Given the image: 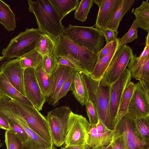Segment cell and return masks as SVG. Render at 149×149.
I'll return each instance as SVG.
<instances>
[{
	"label": "cell",
	"mask_w": 149,
	"mask_h": 149,
	"mask_svg": "<svg viewBox=\"0 0 149 149\" xmlns=\"http://www.w3.org/2000/svg\"><path fill=\"white\" fill-rule=\"evenodd\" d=\"M53 55L67 59L78 67L81 73L90 76L97 62L99 53H95L61 36L56 41Z\"/></svg>",
	"instance_id": "obj_1"
},
{
	"label": "cell",
	"mask_w": 149,
	"mask_h": 149,
	"mask_svg": "<svg viewBox=\"0 0 149 149\" xmlns=\"http://www.w3.org/2000/svg\"><path fill=\"white\" fill-rule=\"evenodd\" d=\"M134 0H121L116 10L107 24L106 28L118 31L120 23L126 13L129 11Z\"/></svg>",
	"instance_id": "obj_20"
},
{
	"label": "cell",
	"mask_w": 149,
	"mask_h": 149,
	"mask_svg": "<svg viewBox=\"0 0 149 149\" xmlns=\"http://www.w3.org/2000/svg\"><path fill=\"white\" fill-rule=\"evenodd\" d=\"M6 149H22L23 143L11 130H6L5 134Z\"/></svg>",
	"instance_id": "obj_33"
},
{
	"label": "cell",
	"mask_w": 149,
	"mask_h": 149,
	"mask_svg": "<svg viewBox=\"0 0 149 149\" xmlns=\"http://www.w3.org/2000/svg\"><path fill=\"white\" fill-rule=\"evenodd\" d=\"M22 149H56L54 146L52 148H39L34 144L31 139L23 143Z\"/></svg>",
	"instance_id": "obj_42"
},
{
	"label": "cell",
	"mask_w": 149,
	"mask_h": 149,
	"mask_svg": "<svg viewBox=\"0 0 149 149\" xmlns=\"http://www.w3.org/2000/svg\"><path fill=\"white\" fill-rule=\"evenodd\" d=\"M61 149H92V148L87 144L71 146H65Z\"/></svg>",
	"instance_id": "obj_45"
},
{
	"label": "cell",
	"mask_w": 149,
	"mask_h": 149,
	"mask_svg": "<svg viewBox=\"0 0 149 149\" xmlns=\"http://www.w3.org/2000/svg\"><path fill=\"white\" fill-rule=\"evenodd\" d=\"M126 114L134 119L149 116V81L140 80L135 84Z\"/></svg>",
	"instance_id": "obj_8"
},
{
	"label": "cell",
	"mask_w": 149,
	"mask_h": 149,
	"mask_svg": "<svg viewBox=\"0 0 149 149\" xmlns=\"http://www.w3.org/2000/svg\"><path fill=\"white\" fill-rule=\"evenodd\" d=\"M24 69L21 66L20 58L10 59L0 68L9 81L20 93L26 96L24 86Z\"/></svg>",
	"instance_id": "obj_14"
},
{
	"label": "cell",
	"mask_w": 149,
	"mask_h": 149,
	"mask_svg": "<svg viewBox=\"0 0 149 149\" xmlns=\"http://www.w3.org/2000/svg\"><path fill=\"white\" fill-rule=\"evenodd\" d=\"M57 65L56 58L53 54L43 56L42 67L48 75H52Z\"/></svg>",
	"instance_id": "obj_34"
},
{
	"label": "cell",
	"mask_w": 149,
	"mask_h": 149,
	"mask_svg": "<svg viewBox=\"0 0 149 149\" xmlns=\"http://www.w3.org/2000/svg\"><path fill=\"white\" fill-rule=\"evenodd\" d=\"M131 78L130 71L126 68L118 78L110 86L109 111L115 127L121 99L126 87L131 81Z\"/></svg>",
	"instance_id": "obj_12"
},
{
	"label": "cell",
	"mask_w": 149,
	"mask_h": 149,
	"mask_svg": "<svg viewBox=\"0 0 149 149\" xmlns=\"http://www.w3.org/2000/svg\"><path fill=\"white\" fill-rule=\"evenodd\" d=\"M56 45L55 40L49 35L42 33L38 40L35 49L43 56L53 54Z\"/></svg>",
	"instance_id": "obj_24"
},
{
	"label": "cell",
	"mask_w": 149,
	"mask_h": 149,
	"mask_svg": "<svg viewBox=\"0 0 149 149\" xmlns=\"http://www.w3.org/2000/svg\"><path fill=\"white\" fill-rule=\"evenodd\" d=\"M7 62L5 59H3L0 63V69L1 67Z\"/></svg>",
	"instance_id": "obj_50"
},
{
	"label": "cell",
	"mask_w": 149,
	"mask_h": 149,
	"mask_svg": "<svg viewBox=\"0 0 149 149\" xmlns=\"http://www.w3.org/2000/svg\"><path fill=\"white\" fill-rule=\"evenodd\" d=\"M61 36L95 53H99L104 43V37L99 30L93 27L70 24Z\"/></svg>",
	"instance_id": "obj_4"
},
{
	"label": "cell",
	"mask_w": 149,
	"mask_h": 149,
	"mask_svg": "<svg viewBox=\"0 0 149 149\" xmlns=\"http://www.w3.org/2000/svg\"></svg>",
	"instance_id": "obj_52"
},
{
	"label": "cell",
	"mask_w": 149,
	"mask_h": 149,
	"mask_svg": "<svg viewBox=\"0 0 149 149\" xmlns=\"http://www.w3.org/2000/svg\"><path fill=\"white\" fill-rule=\"evenodd\" d=\"M102 1L103 0H93V3L97 5L99 8L102 3Z\"/></svg>",
	"instance_id": "obj_49"
},
{
	"label": "cell",
	"mask_w": 149,
	"mask_h": 149,
	"mask_svg": "<svg viewBox=\"0 0 149 149\" xmlns=\"http://www.w3.org/2000/svg\"><path fill=\"white\" fill-rule=\"evenodd\" d=\"M112 141L113 149H126L125 141L123 135L114 130Z\"/></svg>",
	"instance_id": "obj_38"
},
{
	"label": "cell",
	"mask_w": 149,
	"mask_h": 149,
	"mask_svg": "<svg viewBox=\"0 0 149 149\" xmlns=\"http://www.w3.org/2000/svg\"><path fill=\"white\" fill-rule=\"evenodd\" d=\"M149 60V54L144 57H137L136 54H132L127 66L132 78L138 80L139 73L146 63Z\"/></svg>",
	"instance_id": "obj_29"
},
{
	"label": "cell",
	"mask_w": 149,
	"mask_h": 149,
	"mask_svg": "<svg viewBox=\"0 0 149 149\" xmlns=\"http://www.w3.org/2000/svg\"><path fill=\"white\" fill-rule=\"evenodd\" d=\"M29 11L34 15L38 29L56 41L63 34L65 28L62 15L49 0H27Z\"/></svg>",
	"instance_id": "obj_2"
},
{
	"label": "cell",
	"mask_w": 149,
	"mask_h": 149,
	"mask_svg": "<svg viewBox=\"0 0 149 149\" xmlns=\"http://www.w3.org/2000/svg\"><path fill=\"white\" fill-rule=\"evenodd\" d=\"M118 48L117 39L113 41L112 48L108 54L97 62L90 76L92 79L97 81H100Z\"/></svg>",
	"instance_id": "obj_18"
},
{
	"label": "cell",
	"mask_w": 149,
	"mask_h": 149,
	"mask_svg": "<svg viewBox=\"0 0 149 149\" xmlns=\"http://www.w3.org/2000/svg\"><path fill=\"white\" fill-rule=\"evenodd\" d=\"M75 72V70L73 71L63 83L59 93L58 101L61 98L66 96L69 91H71V85Z\"/></svg>",
	"instance_id": "obj_37"
},
{
	"label": "cell",
	"mask_w": 149,
	"mask_h": 149,
	"mask_svg": "<svg viewBox=\"0 0 149 149\" xmlns=\"http://www.w3.org/2000/svg\"><path fill=\"white\" fill-rule=\"evenodd\" d=\"M149 54V44L146 45L143 51L139 56L140 57H144Z\"/></svg>",
	"instance_id": "obj_46"
},
{
	"label": "cell",
	"mask_w": 149,
	"mask_h": 149,
	"mask_svg": "<svg viewBox=\"0 0 149 149\" xmlns=\"http://www.w3.org/2000/svg\"><path fill=\"white\" fill-rule=\"evenodd\" d=\"M5 57L2 56L0 57V63L1 61Z\"/></svg>",
	"instance_id": "obj_51"
},
{
	"label": "cell",
	"mask_w": 149,
	"mask_h": 149,
	"mask_svg": "<svg viewBox=\"0 0 149 149\" xmlns=\"http://www.w3.org/2000/svg\"><path fill=\"white\" fill-rule=\"evenodd\" d=\"M0 97H5L32 107H34L26 97L22 95L13 86L5 74L1 71Z\"/></svg>",
	"instance_id": "obj_17"
},
{
	"label": "cell",
	"mask_w": 149,
	"mask_h": 149,
	"mask_svg": "<svg viewBox=\"0 0 149 149\" xmlns=\"http://www.w3.org/2000/svg\"><path fill=\"white\" fill-rule=\"evenodd\" d=\"M71 91L75 98L82 105L88 101V94L82 74L76 71L71 86Z\"/></svg>",
	"instance_id": "obj_19"
},
{
	"label": "cell",
	"mask_w": 149,
	"mask_h": 149,
	"mask_svg": "<svg viewBox=\"0 0 149 149\" xmlns=\"http://www.w3.org/2000/svg\"><path fill=\"white\" fill-rule=\"evenodd\" d=\"M121 0H103L97 15L95 27L100 30L107 25L116 10Z\"/></svg>",
	"instance_id": "obj_16"
},
{
	"label": "cell",
	"mask_w": 149,
	"mask_h": 149,
	"mask_svg": "<svg viewBox=\"0 0 149 149\" xmlns=\"http://www.w3.org/2000/svg\"><path fill=\"white\" fill-rule=\"evenodd\" d=\"M0 129L11 130V128L8 120L0 115Z\"/></svg>",
	"instance_id": "obj_44"
},
{
	"label": "cell",
	"mask_w": 149,
	"mask_h": 149,
	"mask_svg": "<svg viewBox=\"0 0 149 149\" xmlns=\"http://www.w3.org/2000/svg\"><path fill=\"white\" fill-rule=\"evenodd\" d=\"M135 125V119L126 114L117 123L114 130L123 136L126 149H149V144L136 133Z\"/></svg>",
	"instance_id": "obj_11"
},
{
	"label": "cell",
	"mask_w": 149,
	"mask_h": 149,
	"mask_svg": "<svg viewBox=\"0 0 149 149\" xmlns=\"http://www.w3.org/2000/svg\"><path fill=\"white\" fill-rule=\"evenodd\" d=\"M113 132V131L104 133H88L86 144L93 148L100 145H109L112 142Z\"/></svg>",
	"instance_id": "obj_26"
},
{
	"label": "cell",
	"mask_w": 149,
	"mask_h": 149,
	"mask_svg": "<svg viewBox=\"0 0 149 149\" xmlns=\"http://www.w3.org/2000/svg\"><path fill=\"white\" fill-rule=\"evenodd\" d=\"M90 126L86 118L71 111L68 121L65 146L86 144Z\"/></svg>",
	"instance_id": "obj_9"
},
{
	"label": "cell",
	"mask_w": 149,
	"mask_h": 149,
	"mask_svg": "<svg viewBox=\"0 0 149 149\" xmlns=\"http://www.w3.org/2000/svg\"><path fill=\"white\" fill-rule=\"evenodd\" d=\"M93 3V0H82L79 2L75 10L74 17L75 19L81 22H85Z\"/></svg>",
	"instance_id": "obj_31"
},
{
	"label": "cell",
	"mask_w": 149,
	"mask_h": 149,
	"mask_svg": "<svg viewBox=\"0 0 149 149\" xmlns=\"http://www.w3.org/2000/svg\"><path fill=\"white\" fill-rule=\"evenodd\" d=\"M138 27L149 32V2L143 1L141 4L134 11Z\"/></svg>",
	"instance_id": "obj_22"
},
{
	"label": "cell",
	"mask_w": 149,
	"mask_h": 149,
	"mask_svg": "<svg viewBox=\"0 0 149 149\" xmlns=\"http://www.w3.org/2000/svg\"><path fill=\"white\" fill-rule=\"evenodd\" d=\"M98 133L96 125H90L88 133L90 134H96Z\"/></svg>",
	"instance_id": "obj_47"
},
{
	"label": "cell",
	"mask_w": 149,
	"mask_h": 149,
	"mask_svg": "<svg viewBox=\"0 0 149 149\" xmlns=\"http://www.w3.org/2000/svg\"><path fill=\"white\" fill-rule=\"evenodd\" d=\"M113 41L107 43L101 50L99 53L97 61L108 54L112 48Z\"/></svg>",
	"instance_id": "obj_41"
},
{
	"label": "cell",
	"mask_w": 149,
	"mask_h": 149,
	"mask_svg": "<svg viewBox=\"0 0 149 149\" xmlns=\"http://www.w3.org/2000/svg\"><path fill=\"white\" fill-rule=\"evenodd\" d=\"M74 70L68 66L57 65L52 75V84L50 93L46 98L49 104L53 106L58 103L59 91L66 79Z\"/></svg>",
	"instance_id": "obj_15"
},
{
	"label": "cell",
	"mask_w": 149,
	"mask_h": 149,
	"mask_svg": "<svg viewBox=\"0 0 149 149\" xmlns=\"http://www.w3.org/2000/svg\"><path fill=\"white\" fill-rule=\"evenodd\" d=\"M135 131L141 139L149 144V116L135 119Z\"/></svg>",
	"instance_id": "obj_30"
},
{
	"label": "cell",
	"mask_w": 149,
	"mask_h": 149,
	"mask_svg": "<svg viewBox=\"0 0 149 149\" xmlns=\"http://www.w3.org/2000/svg\"><path fill=\"white\" fill-rule=\"evenodd\" d=\"M138 27L135 19L127 32L121 38H118V48L127 44L133 42L137 39L138 35Z\"/></svg>",
	"instance_id": "obj_32"
},
{
	"label": "cell",
	"mask_w": 149,
	"mask_h": 149,
	"mask_svg": "<svg viewBox=\"0 0 149 149\" xmlns=\"http://www.w3.org/2000/svg\"><path fill=\"white\" fill-rule=\"evenodd\" d=\"M24 86L26 97L38 111H41L46 101L37 81L35 68H28L24 72Z\"/></svg>",
	"instance_id": "obj_13"
},
{
	"label": "cell",
	"mask_w": 149,
	"mask_h": 149,
	"mask_svg": "<svg viewBox=\"0 0 149 149\" xmlns=\"http://www.w3.org/2000/svg\"><path fill=\"white\" fill-rule=\"evenodd\" d=\"M96 125L98 133H104L112 131L109 129L104 123L99 119Z\"/></svg>",
	"instance_id": "obj_43"
},
{
	"label": "cell",
	"mask_w": 149,
	"mask_h": 149,
	"mask_svg": "<svg viewBox=\"0 0 149 149\" xmlns=\"http://www.w3.org/2000/svg\"><path fill=\"white\" fill-rule=\"evenodd\" d=\"M58 12L63 18L72 11L77 8L79 0H49Z\"/></svg>",
	"instance_id": "obj_28"
},
{
	"label": "cell",
	"mask_w": 149,
	"mask_h": 149,
	"mask_svg": "<svg viewBox=\"0 0 149 149\" xmlns=\"http://www.w3.org/2000/svg\"><path fill=\"white\" fill-rule=\"evenodd\" d=\"M6 119L11 128V131L19 138L23 143L31 139L25 131L20 126L12 120Z\"/></svg>",
	"instance_id": "obj_35"
},
{
	"label": "cell",
	"mask_w": 149,
	"mask_h": 149,
	"mask_svg": "<svg viewBox=\"0 0 149 149\" xmlns=\"http://www.w3.org/2000/svg\"><path fill=\"white\" fill-rule=\"evenodd\" d=\"M41 33L38 28H26L10 40L7 47L2 51V54L8 59L20 58L35 49Z\"/></svg>",
	"instance_id": "obj_5"
},
{
	"label": "cell",
	"mask_w": 149,
	"mask_h": 149,
	"mask_svg": "<svg viewBox=\"0 0 149 149\" xmlns=\"http://www.w3.org/2000/svg\"><path fill=\"white\" fill-rule=\"evenodd\" d=\"M88 94V100L91 101L97 109L99 119L110 130L113 131L115 125L110 113L109 97L110 86L83 74Z\"/></svg>",
	"instance_id": "obj_3"
},
{
	"label": "cell",
	"mask_w": 149,
	"mask_h": 149,
	"mask_svg": "<svg viewBox=\"0 0 149 149\" xmlns=\"http://www.w3.org/2000/svg\"><path fill=\"white\" fill-rule=\"evenodd\" d=\"M93 149H113L112 142L109 145H100Z\"/></svg>",
	"instance_id": "obj_48"
},
{
	"label": "cell",
	"mask_w": 149,
	"mask_h": 149,
	"mask_svg": "<svg viewBox=\"0 0 149 149\" xmlns=\"http://www.w3.org/2000/svg\"><path fill=\"white\" fill-rule=\"evenodd\" d=\"M19 58L20 65L24 69L31 67L35 68L42 64L43 56L35 49Z\"/></svg>",
	"instance_id": "obj_27"
},
{
	"label": "cell",
	"mask_w": 149,
	"mask_h": 149,
	"mask_svg": "<svg viewBox=\"0 0 149 149\" xmlns=\"http://www.w3.org/2000/svg\"><path fill=\"white\" fill-rule=\"evenodd\" d=\"M85 106L90 125H96L99 120L96 109L92 102L89 100L88 101Z\"/></svg>",
	"instance_id": "obj_36"
},
{
	"label": "cell",
	"mask_w": 149,
	"mask_h": 149,
	"mask_svg": "<svg viewBox=\"0 0 149 149\" xmlns=\"http://www.w3.org/2000/svg\"><path fill=\"white\" fill-rule=\"evenodd\" d=\"M55 58L58 65L68 66L81 73V70L78 67L66 58L61 56H59Z\"/></svg>",
	"instance_id": "obj_40"
},
{
	"label": "cell",
	"mask_w": 149,
	"mask_h": 149,
	"mask_svg": "<svg viewBox=\"0 0 149 149\" xmlns=\"http://www.w3.org/2000/svg\"><path fill=\"white\" fill-rule=\"evenodd\" d=\"M35 74L41 91L46 98L49 95L52 84V77L43 69L42 64L35 68Z\"/></svg>",
	"instance_id": "obj_23"
},
{
	"label": "cell",
	"mask_w": 149,
	"mask_h": 149,
	"mask_svg": "<svg viewBox=\"0 0 149 149\" xmlns=\"http://www.w3.org/2000/svg\"><path fill=\"white\" fill-rule=\"evenodd\" d=\"M0 23L9 31H14L17 27L15 15L10 5L0 0Z\"/></svg>",
	"instance_id": "obj_21"
},
{
	"label": "cell",
	"mask_w": 149,
	"mask_h": 149,
	"mask_svg": "<svg viewBox=\"0 0 149 149\" xmlns=\"http://www.w3.org/2000/svg\"><path fill=\"white\" fill-rule=\"evenodd\" d=\"M8 99L26 120L30 128L42 139L53 145L46 118L35 107Z\"/></svg>",
	"instance_id": "obj_6"
},
{
	"label": "cell",
	"mask_w": 149,
	"mask_h": 149,
	"mask_svg": "<svg viewBox=\"0 0 149 149\" xmlns=\"http://www.w3.org/2000/svg\"><path fill=\"white\" fill-rule=\"evenodd\" d=\"M134 85L135 84L133 82L130 81L124 90L119 106L116 125L121 119L127 113Z\"/></svg>",
	"instance_id": "obj_25"
},
{
	"label": "cell",
	"mask_w": 149,
	"mask_h": 149,
	"mask_svg": "<svg viewBox=\"0 0 149 149\" xmlns=\"http://www.w3.org/2000/svg\"><path fill=\"white\" fill-rule=\"evenodd\" d=\"M133 54L131 48L124 45L118 48L101 80L104 84L110 86L124 71Z\"/></svg>",
	"instance_id": "obj_10"
},
{
	"label": "cell",
	"mask_w": 149,
	"mask_h": 149,
	"mask_svg": "<svg viewBox=\"0 0 149 149\" xmlns=\"http://www.w3.org/2000/svg\"><path fill=\"white\" fill-rule=\"evenodd\" d=\"M72 111L68 106H62L48 112V122L53 144L61 146L65 143L69 117Z\"/></svg>",
	"instance_id": "obj_7"
},
{
	"label": "cell",
	"mask_w": 149,
	"mask_h": 149,
	"mask_svg": "<svg viewBox=\"0 0 149 149\" xmlns=\"http://www.w3.org/2000/svg\"><path fill=\"white\" fill-rule=\"evenodd\" d=\"M103 36L105 37L107 43L117 40V36L118 32H115L107 28L99 30Z\"/></svg>",
	"instance_id": "obj_39"
}]
</instances>
